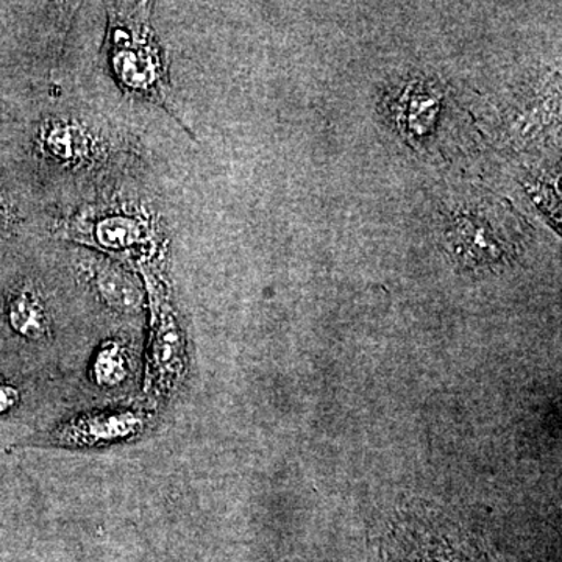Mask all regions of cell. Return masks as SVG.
I'll return each mask as SVG.
<instances>
[{
    "instance_id": "cell-1",
    "label": "cell",
    "mask_w": 562,
    "mask_h": 562,
    "mask_svg": "<svg viewBox=\"0 0 562 562\" xmlns=\"http://www.w3.org/2000/svg\"><path fill=\"white\" fill-rule=\"evenodd\" d=\"M150 5L116 3L109 9L105 46L109 65L121 90L139 101L173 113L168 65L150 21Z\"/></svg>"
},
{
    "instance_id": "cell-2",
    "label": "cell",
    "mask_w": 562,
    "mask_h": 562,
    "mask_svg": "<svg viewBox=\"0 0 562 562\" xmlns=\"http://www.w3.org/2000/svg\"><path fill=\"white\" fill-rule=\"evenodd\" d=\"M65 238L114 258L146 261L160 251L165 239L157 222L136 206L91 209L66 222Z\"/></svg>"
},
{
    "instance_id": "cell-3",
    "label": "cell",
    "mask_w": 562,
    "mask_h": 562,
    "mask_svg": "<svg viewBox=\"0 0 562 562\" xmlns=\"http://www.w3.org/2000/svg\"><path fill=\"white\" fill-rule=\"evenodd\" d=\"M41 154L66 169L88 165L99 149V138L87 124L72 117H52L38 135Z\"/></svg>"
},
{
    "instance_id": "cell-4",
    "label": "cell",
    "mask_w": 562,
    "mask_h": 562,
    "mask_svg": "<svg viewBox=\"0 0 562 562\" xmlns=\"http://www.w3.org/2000/svg\"><path fill=\"white\" fill-rule=\"evenodd\" d=\"M143 427V417L132 412L92 413L63 425L54 438L68 447H95L132 438Z\"/></svg>"
},
{
    "instance_id": "cell-5",
    "label": "cell",
    "mask_w": 562,
    "mask_h": 562,
    "mask_svg": "<svg viewBox=\"0 0 562 562\" xmlns=\"http://www.w3.org/2000/svg\"><path fill=\"white\" fill-rule=\"evenodd\" d=\"M83 272L103 302L120 312H138L140 290L127 272L105 260L87 262Z\"/></svg>"
},
{
    "instance_id": "cell-6",
    "label": "cell",
    "mask_w": 562,
    "mask_h": 562,
    "mask_svg": "<svg viewBox=\"0 0 562 562\" xmlns=\"http://www.w3.org/2000/svg\"><path fill=\"white\" fill-rule=\"evenodd\" d=\"M11 327L29 339H43L50 325L44 303L32 290H21L11 297L9 306Z\"/></svg>"
},
{
    "instance_id": "cell-7",
    "label": "cell",
    "mask_w": 562,
    "mask_h": 562,
    "mask_svg": "<svg viewBox=\"0 0 562 562\" xmlns=\"http://www.w3.org/2000/svg\"><path fill=\"white\" fill-rule=\"evenodd\" d=\"M155 364L158 368L179 369L181 366V353H183V341H181V331L177 325L176 316L169 308L168 303H157V313H155V333L154 342H151Z\"/></svg>"
},
{
    "instance_id": "cell-8",
    "label": "cell",
    "mask_w": 562,
    "mask_h": 562,
    "mask_svg": "<svg viewBox=\"0 0 562 562\" xmlns=\"http://www.w3.org/2000/svg\"><path fill=\"white\" fill-rule=\"evenodd\" d=\"M128 373L127 353L117 341L103 344L95 355L94 376L103 386H116L124 382Z\"/></svg>"
},
{
    "instance_id": "cell-9",
    "label": "cell",
    "mask_w": 562,
    "mask_h": 562,
    "mask_svg": "<svg viewBox=\"0 0 562 562\" xmlns=\"http://www.w3.org/2000/svg\"><path fill=\"white\" fill-rule=\"evenodd\" d=\"M403 562H473L468 553L454 550L447 543H425L424 547L406 554Z\"/></svg>"
},
{
    "instance_id": "cell-10",
    "label": "cell",
    "mask_w": 562,
    "mask_h": 562,
    "mask_svg": "<svg viewBox=\"0 0 562 562\" xmlns=\"http://www.w3.org/2000/svg\"><path fill=\"white\" fill-rule=\"evenodd\" d=\"M14 391L10 387L0 386V409H5L14 402Z\"/></svg>"
}]
</instances>
